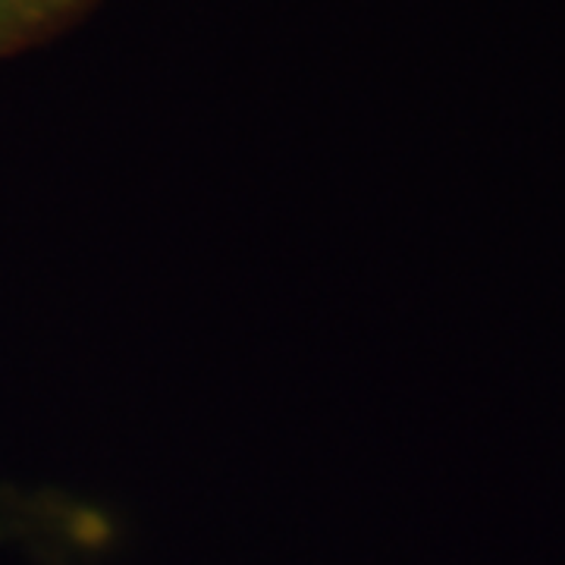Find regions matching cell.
I'll return each mask as SVG.
<instances>
[{
  "label": "cell",
  "mask_w": 565,
  "mask_h": 565,
  "mask_svg": "<svg viewBox=\"0 0 565 565\" xmlns=\"http://www.w3.org/2000/svg\"><path fill=\"white\" fill-rule=\"evenodd\" d=\"M95 0H0V57L29 51L57 35Z\"/></svg>",
  "instance_id": "6da1fadb"
}]
</instances>
